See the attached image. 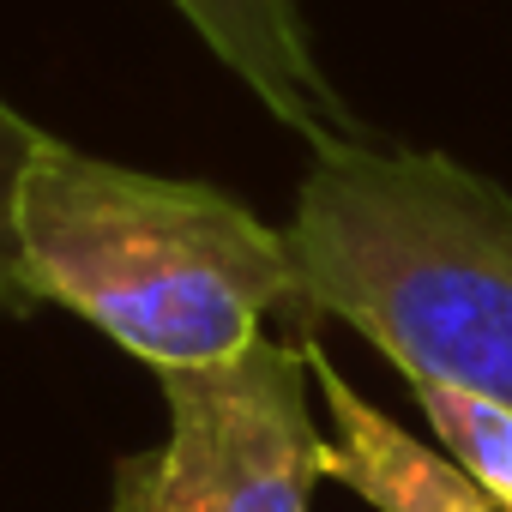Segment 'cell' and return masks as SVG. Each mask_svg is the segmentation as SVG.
<instances>
[{
    "instance_id": "6",
    "label": "cell",
    "mask_w": 512,
    "mask_h": 512,
    "mask_svg": "<svg viewBox=\"0 0 512 512\" xmlns=\"http://www.w3.org/2000/svg\"><path fill=\"white\" fill-rule=\"evenodd\" d=\"M410 392L422 398V416L434 422L446 458L500 512H512V404H494L482 392L440 386V380H410Z\"/></svg>"
},
{
    "instance_id": "3",
    "label": "cell",
    "mask_w": 512,
    "mask_h": 512,
    "mask_svg": "<svg viewBox=\"0 0 512 512\" xmlns=\"http://www.w3.org/2000/svg\"><path fill=\"white\" fill-rule=\"evenodd\" d=\"M308 350L260 338L217 368L157 374L169 434L115 464L109 512H308L320 428Z\"/></svg>"
},
{
    "instance_id": "4",
    "label": "cell",
    "mask_w": 512,
    "mask_h": 512,
    "mask_svg": "<svg viewBox=\"0 0 512 512\" xmlns=\"http://www.w3.org/2000/svg\"><path fill=\"white\" fill-rule=\"evenodd\" d=\"M169 7L199 31V43L260 97L266 115H278L296 139L344 145L362 127L350 121L344 97L332 91L302 0H169Z\"/></svg>"
},
{
    "instance_id": "7",
    "label": "cell",
    "mask_w": 512,
    "mask_h": 512,
    "mask_svg": "<svg viewBox=\"0 0 512 512\" xmlns=\"http://www.w3.org/2000/svg\"><path fill=\"white\" fill-rule=\"evenodd\" d=\"M37 139H43V127L25 121L0 97V314L37 308V296L25 290V272H19V241H13V193H19V169L37 151Z\"/></svg>"
},
{
    "instance_id": "5",
    "label": "cell",
    "mask_w": 512,
    "mask_h": 512,
    "mask_svg": "<svg viewBox=\"0 0 512 512\" xmlns=\"http://www.w3.org/2000/svg\"><path fill=\"white\" fill-rule=\"evenodd\" d=\"M314 386L326 398V416L338 428V440L320 452V476L344 482L350 494H362L380 512H500L452 458L416 446L392 416H380L356 386H344V374L332 368V356L302 338Z\"/></svg>"
},
{
    "instance_id": "1",
    "label": "cell",
    "mask_w": 512,
    "mask_h": 512,
    "mask_svg": "<svg viewBox=\"0 0 512 512\" xmlns=\"http://www.w3.org/2000/svg\"><path fill=\"white\" fill-rule=\"evenodd\" d=\"M19 272L37 302H61L151 374L217 368L266 338L272 308H296L284 229L235 193L91 157L55 133L19 169Z\"/></svg>"
},
{
    "instance_id": "2",
    "label": "cell",
    "mask_w": 512,
    "mask_h": 512,
    "mask_svg": "<svg viewBox=\"0 0 512 512\" xmlns=\"http://www.w3.org/2000/svg\"><path fill=\"white\" fill-rule=\"evenodd\" d=\"M284 247L296 308L356 326L404 380L512 404V193L446 151L320 145Z\"/></svg>"
}]
</instances>
